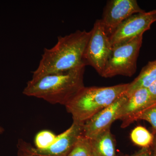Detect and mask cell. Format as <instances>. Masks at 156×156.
Segmentation results:
<instances>
[{
  "instance_id": "11",
  "label": "cell",
  "mask_w": 156,
  "mask_h": 156,
  "mask_svg": "<svg viewBox=\"0 0 156 156\" xmlns=\"http://www.w3.org/2000/svg\"><path fill=\"white\" fill-rule=\"evenodd\" d=\"M90 141L93 156H117L115 140L110 129Z\"/></svg>"
},
{
  "instance_id": "2",
  "label": "cell",
  "mask_w": 156,
  "mask_h": 156,
  "mask_svg": "<svg viewBox=\"0 0 156 156\" xmlns=\"http://www.w3.org/2000/svg\"><path fill=\"white\" fill-rule=\"evenodd\" d=\"M85 66L57 73L32 79L23 89L24 95L41 98L52 104L65 105L85 87Z\"/></svg>"
},
{
  "instance_id": "5",
  "label": "cell",
  "mask_w": 156,
  "mask_h": 156,
  "mask_svg": "<svg viewBox=\"0 0 156 156\" xmlns=\"http://www.w3.org/2000/svg\"><path fill=\"white\" fill-rule=\"evenodd\" d=\"M90 31L91 35L84 54V62L86 66H91L101 76L104 70L112 47L109 36L100 19L96 20Z\"/></svg>"
},
{
  "instance_id": "18",
  "label": "cell",
  "mask_w": 156,
  "mask_h": 156,
  "mask_svg": "<svg viewBox=\"0 0 156 156\" xmlns=\"http://www.w3.org/2000/svg\"><path fill=\"white\" fill-rule=\"evenodd\" d=\"M128 156H153L151 147L142 148L136 153Z\"/></svg>"
},
{
  "instance_id": "19",
  "label": "cell",
  "mask_w": 156,
  "mask_h": 156,
  "mask_svg": "<svg viewBox=\"0 0 156 156\" xmlns=\"http://www.w3.org/2000/svg\"><path fill=\"white\" fill-rule=\"evenodd\" d=\"M151 100L156 102V80L147 88Z\"/></svg>"
},
{
  "instance_id": "16",
  "label": "cell",
  "mask_w": 156,
  "mask_h": 156,
  "mask_svg": "<svg viewBox=\"0 0 156 156\" xmlns=\"http://www.w3.org/2000/svg\"><path fill=\"white\" fill-rule=\"evenodd\" d=\"M137 120L147 121L152 126L154 133H156V102H154L141 112L136 115L134 122Z\"/></svg>"
},
{
  "instance_id": "6",
  "label": "cell",
  "mask_w": 156,
  "mask_h": 156,
  "mask_svg": "<svg viewBox=\"0 0 156 156\" xmlns=\"http://www.w3.org/2000/svg\"><path fill=\"white\" fill-rule=\"evenodd\" d=\"M156 21V10L137 13L123 21L110 36L112 47L132 41L151 28Z\"/></svg>"
},
{
  "instance_id": "1",
  "label": "cell",
  "mask_w": 156,
  "mask_h": 156,
  "mask_svg": "<svg viewBox=\"0 0 156 156\" xmlns=\"http://www.w3.org/2000/svg\"><path fill=\"white\" fill-rule=\"evenodd\" d=\"M91 35V31L78 30L59 36L53 48H45L32 79L70 70L85 66L84 54Z\"/></svg>"
},
{
  "instance_id": "10",
  "label": "cell",
  "mask_w": 156,
  "mask_h": 156,
  "mask_svg": "<svg viewBox=\"0 0 156 156\" xmlns=\"http://www.w3.org/2000/svg\"><path fill=\"white\" fill-rule=\"evenodd\" d=\"M147 88L136 90L128 96L126 101L120 108L118 120L122 122L121 127L126 128L133 122L136 115L154 103Z\"/></svg>"
},
{
  "instance_id": "14",
  "label": "cell",
  "mask_w": 156,
  "mask_h": 156,
  "mask_svg": "<svg viewBox=\"0 0 156 156\" xmlns=\"http://www.w3.org/2000/svg\"><path fill=\"white\" fill-rule=\"evenodd\" d=\"M67 156H93L90 140L81 136Z\"/></svg>"
},
{
  "instance_id": "15",
  "label": "cell",
  "mask_w": 156,
  "mask_h": 156,
  "mask_svg": "<svg viewBox=\"0 0 156 156\" xmlns=\"http://www.w3.org/2000/svg\"><path fill=\"white\" fill-rule=\"evenodd\" d=\"M56 137L57 135L52 131L48 130L40 131L35 137V147L41 150L48 148L54 143Z\"/></svg>"
},
{
  "instance_id": "3",
  "label": "cell",
  "mask_w": 156,
  "mask_h": 156,
  "mask_svg": "<svg viewBox=\"0 0 156 156\" xmlns=\"http://www.w3.org/2000/svg\"><path fill=\"white\" fill-rule=\"evenodd\" d=\"M129 83L108 87H83L65 105L73 122L84 123L125 95Z\"/></svg>"
},
{
  "instance_id": "7",
  "label": "cell",
  "mask_w": 156,
  "mask_h": 156,
  "mask_svg": "<svg viewBox=\"0 0 156 156\" xmlns=\"http://www.w3.org/2000/svg\"><path fill=\"white\" fill-rule=\"evenodd\" d=\"M143 12L136 0H111L107 2L100 20L110 37L128 17Z\"/></svg>"
},
{
  "instance_id": "17",
  "label": "cell",
  "mask_w": 156,
  "mask_h": 156,
  "mask_svg": "<svg viewBox=\"0 0 156 156\" xmlns=\"http://www.w3.org/2000/svg\"><path fill=\"white\" fill-rule=\"evenodd\" d=\"M31 145L27 143L20 140L17 144V156H41L35 153L32 149Z\"/></svg>"
},
{
  "instance_id": "13",
  "label": "cell",
  "mask_w": 156,
  "mask_h": 156,
  "mask_svg": "<svg viewBox=\"0 0 156 156\" xmlns=\"http://www.w3.org/2000/svg\"><path fill=\"white\" fill-rule=\"evenodd\" d=\"M130 137L135 145L142 148L151 146L154 139V134L151 133L144 127L136 126L131 131Z\"/></svg>"
},
{
  "instance_id": "9",
  "label": "cell",
  "mask_w": 156,
  "mask_h": 156,
  "mask_svg": "<svg viewBox=\"0 0 156 156\" xmlns=\"http://www.w3.org/2000/svg\"><path fill=\"white\" fill-rule=\"evenodd\" d=\"M83 124L73 122L71 126L57 135L56 140L50 147L38 149L32 146L35 153L41 156H67L77 141L83 135Z\"/></svg>"
},
{
  "instance_id": "21",
  "label": "cell",
  "mask_w": 156,
  "mask_h": 156,
  "mask_svg": "<svg viewBox=\"0 0 156 156\" xmlns=\"http://www.w3.org/2000/svg\"><path fill=\"white\" fill-rule=\"evenodd\" d=\"M4 130L3 128L0 126V134H2L3 132H4Z\"/></svg>"
},
{
  "instance_id": "8",
  "label": "cell",
  "mask_w": 156,
  "mask_h": 156,
  "mask_svg": "<svg viewBox=\"0 0 156 156\" xmlns=\"http://www.w3.org/2000/svg\"><path fill=\"white\" fill-rule=\"evenodd\" d=\"M127 98L126 93L86 121L83 124V135L89 139H93L110 129L112 124L118 120L120 108Z\"/></svg>"
},
{
  "instance_id": "20",
  "label": "cell",
  "mask_w": 156,
  "mask_h": 156,
  "mask_svg": "<svg viewBox=\"0 0 156 156\" xmlns=\"http://www.w3.org/2000/svg\"><path fill=\"white\" fill-rule=\"evenodd\" d=\"M154 134V139L153 143L152 144L151 147L152 152L153 156H156V133Z\"/></svg>"
},
{
  "instance_id": "4",
  "label": "cell",
  "mask_w": 156,
  "mask_h": 156,
  "mask_svg": "<svg viewBox=\"0 0 156 156\" xmlns=\"http://www.w3.org/2000/svg\"><path fill=\"white\" fill-rule=\"evenodd\" d=\"M143 35L112 48L101 76L111 78L116 76L131 77L136 69V62L142 46Z\"/></svg>"
},
{
  "instance_id": "12",
  "label": "cell",
  "mask_w": 156,
  "mask_h": 156,
  "mask_svg": "<svg viewBox=\"0 0 156 156\" xmlns=\"http://www.w3.org/2000/svg\"><path fill=\"white\" fill-rule=\"evenodd\" d=\"M156 80V60L149 62L143 68L139 75L129 83L126 94L131 95L137 89L147 88Z\"/></svg>"
}]
</instances>
